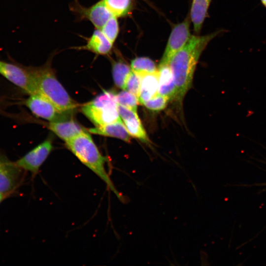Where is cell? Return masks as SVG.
<instances>
[{
    "label": "cell",
    "instance_id": "ffe728a7",
    "mask_svg": "<svg viewBox=\"0 0 266 266\" xmlns=\"http://www.w3.org/2000/svg\"><path fill=\"white\" fill-rule=\"evenodd\" d=\"M107 8L116 17L127 15L132 6V0H103Z\"/></svg>",
    "mask_w": 266,
    "mask_h": 266
},
{
    "label": "cell",
    "instance_id": "277c9868",
    "mask_svg": "<svg viewBox=\"0 0 266 266\" xmlns=\"http://www.w3.org/2000/svg\"><path fill=\"white\" fill-rule=\"evenodd\" d=\"M116 94L103 91L91 101L83 105L81 109L84 115L95 126L112 123L121 120Z\"/></svg>",
    "mask_w": 266,
    "mask_h": 266
},
{
    "label": "cell",
    "instance_id": "5bb4252c",
    "mask_svg": "<svg viewBox=\"0 0 266 266\" xmlns=\"http://www.w3.org/2000/svg\"><path fill=\"white\" fill-rule=\"evenodd\" d=\"M88 131L93 134L117 138L127 142L131 141V135L121 119L112 123L96 126L89 129Z\"/></svg>",
    "mask_w": 266,
    "mask_h": 266
},
{
    "label": "cell",
    "instance_id": "484cf974",
    "mask_svg": "<svg viewBox=\"0 0 266 266\" xmlns=\"http://www.w3.org/2000/svg\"><path fill=\"white\" fill-rule=\"evenodd\" d=\"M262 4L264 5V6L266 7V0H261Z\"/></svg>",
    "mask_w": 266,
    "mask_h": 266
},
{
    "label": "cell",
    "instance_id": "9a60e30c",
    "mask_svg": "<svg viewBox=\"0 0 266 266\" xmlns=\"http://www.w3.org/2000/svg\"><path fill=\"white\" fill-rule=\"evenodd\" d=\"M112 45L113 43L105 36L102 31L97 29L88 39L86 44L80 48L88 50L97 54L105 55L110 52Z\"/></svg>",
    "mask_w": 266,
    "mask_h": 266
},
{
    "label": "cell",
    "instance_id": "ac0fdd59",
    "mask_svg": "<svg viewBox=\"0 0 266 266\" xmlns=\"http://www.w3.org/2000/svg\"><path fill=\"white\" fill-rule=\"evenodd\" d=\"M132 69L124 61L118 60L112 64V76L115 85L125 90L126 82Z\"/></svg>",
    "mask_w": 266,
    "mask_h": 266
},
{
    "label": "cell",
    "instance_id": "d6986e66",
    "mask_svg": "<svg viewBox=\"0 0 266 266\" xmlns=\"http://www.w3.org/2000/svg\"><path fill=\"white\" fill-rule=\"evenodd\" d=\"M130 66L132 71L140 76L158 71L155 63L147 57L134 58L132 61Z\"/></svg>",
    "mask_w": 266,
    "mask_h": 266
},
{
    "label": "cell",
    "instance_id": "d4e9b609",
    "mask_svg": "<svg viewBox=\"0 0 266 266\" xmlns=\"http://www.w3.org/2000/svg\"><path fill=\"white\" fill-rule=\"evenodd\" d=\"M6 198V197L5 196H4L2 194L0 193V204Z\"/></svg>",
    "mask_w": 266,
    "mask_h": 266
},
{
    "label": "cell",
    "instance_id": "4fadbf2b",
    "mask_svg": "<svg viewBox=\"0 0 266 266\" xmlns=\"http://www.w3.org/2000/svg\"><path fill=\"white\" fill-rule=\"evenodd\" d=\"M158 94L172 100L176 97V89L169 64L159 65L158 70Z\"/></svg>",
    "mask_w": 266,
    "mask_h": 266
},
{
    "label": "cell",
    "instance_id": "44dd1931",
    "mask_svg": "<svg viewBox=\"0 0 266 266\" xmlns=\"http://www.w3.org/2000/svg\"><path fill=\"white\" fill-rule=\"evenodd\" d=\"M116 98L118 104L136 111L139 102L137 97L133 94L124 90L116 94Z\"/></svg>",
    "mask_w": 266,
    "mask_h": 266
},
{
    "label": "cell",
    "instance_id": "5b68a950",
    "mask_svg": "<svg viewBox=\"0 0 266 266\" xmlns=\"http://www.w3.org/2000/svg\"><path fill=\"white\" fill-rule=\"evenodd\" d=\"M0 74L29 95L38 94L33 68L0 60Z\"/></svg>",
    "mask_w": 266,
    "mask_h": 266
},
{
    "label": "cell",
    "instance_id": "52a82bcc",
    "mask_svg": "<svg viewBox=\"0 0 266 266\" xmlns=\"http://www.w3.org/2000/svg\"><path fill=\"white\" fill-rule=\"evenodd\" d=\"M25 104L36 117L56 122L72 118V112L63 111L59 109L50 101L39 94L30 95Z\"/></svg>",
    "mask_w": 266,
    "mask_h": 266
},
{
    "label": "cell",
    "instance_id": "8992f818",
    "mask_svg": "<svg viewBox=\"0 0 266 266\" xmlns=\"http://www.w3.org/2000/svg\"><path fill=\"white\" fill-rule=\"evenodd\" d=\"M24 171L0 152V193L6 198L13 194L23 182Z\"/></svg>",
    "mask_w": 266,
    "mask_h": 266
},
{
    "label": "cell",
    "instance_id": "7c38bea8",
    "mask_svg": "<svg viewBox=\"0 0 266 266\" xmlns=\"http://www.w3.org/2000/svg\"><path fill=\"white\" fill-rule=\"evenodd\" d=\"M48 128L65 142L81 134L88 132L72 118L63 121L50 122Z\"/></svg>",
    "mask_w": 266,
    "mask_h": 266
},
{
    "label": "cell",
    "instance_id": "8fae6325",
    "mask_svg": "<svg viewBox=\"0 0 266 266\" xmlns=\"http://www.w3.org/2000/svg\"><path fill=\"white\" fill-rule=\"evenodd\" d=\"M120 117L129 134L140 140L148 143L150 140L136 111L118 104Z\"/></svg>",
    "mask_w": 266,
    "mask_h": 266
},
{
    "label": "cell",
    "instance_id": "3957f363",
    "mask_svg": "<svg viewBox=\"0 0 266 266\" xmlns=\"http://www.w3.org/2000/svg\"><path fill=\"white\" fill-rule=\"evenodd\" d=\"M50 62L41 66L33 67L38 94L42 95L59 109L72 112L77 107V103L68 95L57 79Z\"/></svg>",
    "mask_w": 266,
    "mask_h": 266
},
{
    "label": "cell",
    "instance_id": "9c48e42d",
    "mask_svg": "<svg viewBox=\"0 0 266 266\" xmlns=\"http://www.w3.org/2000/svg\"><path fill=\"white\" fill-rule=\"evenodd\" d=\"M52 149V141L49 138L47 139L15 161V163L23 170L30 172L33 176H34Z\"/></svg>",
    "mask_w": 266,
    "mask_h": 266
},
{
    "label": "cell",
    "instance_id": "cb8c5ba5",
    "mask_svg": "<svg viewBox=\"0 0 266 266\" xmlns=\"http://www.w3.org/2000/svg\"><path fill=\"white\" fill-rule=\"evenodd\" d=\"M141 83V76L132 71L126 82L125 90L133 94L137 98Z\"/></svg>",
    "mask_w": 266,
    "mask_h": 266
},
{
    "label": "cell",
    "instance_id": "7402d4cb",
    "mask_svg": "<svg viewBox=\"0 0 266 266\" xmlns=\"http://www.w3.org/2000/svg\"><path fill=\"white\" fill-rule=\"evenodd\" d=\"M100 30L105 36L113 43L119 33V24L117 17L112 16L105 23Z\"/></svg>",
    "mask_w": 266,
    "mask_h": 266
},
{
    "label": "cell",
    "instance_id": "7a4b0ae2",
    "mask_svg": "<svg viewBox=\"0 0 266 266\" xmlns=\"http://www.w3.org/2000/svg\"><path fill=\"white\" fill-rule=\"evenodd\" d=\"M67 148L85 166L96 174L121 200L123 196L117 191L107 172L106 157L100 152L89 132L81 134L66 142Z\"/></svg>",
    "mask_w": 266,
    "mask_h": 266
},
{
    "label": "cell",
    "instance_id": "6da1fadb",
    "mask_svg": "<svg viewBox=\"0 0 266 266\" xmlns=\"http://www.w3.org/2000/svg\"><path fill=\"white\" fill-rule=\"evenodd\" d=\"M222 31L203 36L192 35L186 45L170 59V66L176 89V97L182 101L191 88L200 57L209 42Z\"/></svg>",
    "mask_w": 266,
    "mask_h": 266
},
{
    "label": "cell",
    "instance_id": "e0dca14e",
    "mask_svg": "<svg viewBox=\"0 0 266 266\" xmlns=\"http://www.w3.org/2000/svg\"><path fill=\"white\" fill-rule=\"evenodd\" d=\"M212 0H193L191 9V19L194 29L199 33L207 14V11Z\"/></svg>",
    "mask_w": 266,
    "mask_h": 266
},
{
    "label": "cell",
    "instance_id": "ba28073f",
    "mask_svg": "<svg viewBox=\"0 0 266 266\" xmlns=\"http://www.w3.org/2000/svg\"><path fill=\"white\" fill-rule=\"evenodd\" d=\"M189 16L173 28L159 65L169 64L174 55L182 49L192 36Z\"/></svg>",
    "mask_w": 266,
    "mask_h": 266
},
{
    "label": "cell",
    "instance_id": "603a6c76",
    "mask_svg": "<svg viewBox=\"0 0 266 266\" xmlns=\"http://www.w3.org/2000/svg\"><path fill=\"white\" fill-rule=\"evenodd\" d=\"M169 100L167 98L158 94L150 100L143 101L141 104L150 110L160 111L166 107Z\"/></svg>",
    "mask_w": 266,
    "mask_h": 266
},
{
    "label": "cell",
    "instance_id": "2e32d148",
    "mask_svg": "<svg viewBox=\"0 0 266 266\" xmlns=\"http://www.w3.org/2000/svg\"><path fill=\"white\" fill-rule=\"evenodd\" d=\"M159 79L157 72L141 76L138 102L142 103L158 94Z\"/></svg>",
    "mask_w": 266,
    "mask_h": 266
},
{
    "label": "cell",
    "instance_id": "30bf717a",
    "mask_svg": "<svg viewBox=\"0 0 266 266\" xmlns=\"http://www.w3.org/2000/svg\"><path fill=\"white\" fill-rule=\"evenodd\" d=\"M72 10L79 18L87 19L97 29L100 30L113 15L101 0L89 7H83L75 2Z\"/></svg>",
    "mask_w": 266,
    "mask_h": 266
}]
</instances>
